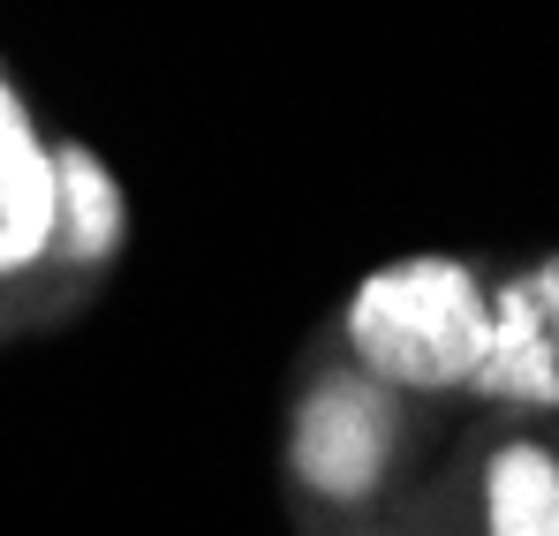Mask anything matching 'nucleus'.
Masks as SVG:
<instances>
[{"label": "nucleus", "instance_id": "423d86ee", "mask_svg": "<svg viewBox=\"0 0 559 536\" xmlns=\"http://www.w3.org/2000/svg\"><path fill=\"white\" fill-rule=\"evenodd\" d=\"M53 189H61V227H69V250L76 258H106L121 242V196L84 144L53 152Z\"/></svg>", "mask_w": 559, "mask_h": 536}, {"label": "nucleus", "instance_id": "7ed1b4c3", "mask_svg": "<svg viewBox=\"0 0 559 536\" xmlns=\"http://www.w3.org/2000/svg\"><path fill=\"white\" fill-rule=\"evenodd\" d=\"M61 227V189H53V152L31 136L15 91L0 84V272L31 265Z\"/></svg>", "mask_w": 559, "mask_h": 536}, {"label": "nucleus", "instance_id": "20e7f679", "mask_svg": "<svg viewBox=\"0 0 559 536\" xmlns=\"http://www.w3.org/2000/svg\"><path fill=\"white\" fill-rule=\"evenodd\" d=\"M476 385L484 393H514V401H559V348H552V318H545L537 287H507Z\"/></svg>", "mask_w": 559, "mask_h": 536}, {"label": "nucleus", "instance_id": "39448f33", "mask_svg": "<svg viewBox=\"0 0 559 536\" xmlns=\"http://www.w3.org/2000/svg\"><path fill=\"white\" fill-rule=\"evenodd\" d=\"M491 536H559V468L537 446L491 461Z\"/></svg>", "mask_w": 559, "mask_h": 536}, {"label": "nucleus", "instance_id": "f257e3e1", "mask_svg": "<svg viewBox=\"0 0 559 536\" xmlns=\"http://www.w3.org/2000/svg\"><path fill=\"white\" fill-rule=\"evenodd\" d=\"M356 356L378 378L401 385H476L491 356V310L476 302V279L447 258H416L401 272H378L356 295L348 318Z\"/></svg>", "mask_w": 559, "mask_h": 536}, {"label": "nucleus", "instance_id": "f03ea898", "mask_svg": "<svg viewBox=\"0 0 559 536\" xmlns=\"http://www.w3.org/2000/svg\"><path fill=\"white\" fill-rule=\"evenodd\" d=\"M385 393L364 378H333L325 393H310L302 424H295V468L333 491V499H356L371 491L378 461H385Z\"/></svg>", "mask_w": 559, "mask_h": 536}]
</instances>
